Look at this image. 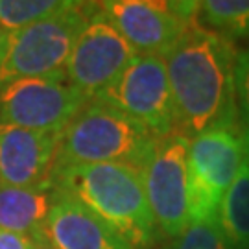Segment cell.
<instances>
[{"instance_id": "obj_1", "label": "cell", "mask_w": 249, "mask_h": 249, "mask_svg": "<svg viewBox=\"0 0 249 249\" xmlns=\"http://www.w3.org/2000/svg\"><path fill=\"white\" fill-rule=\"evenodd\" d=\"M176 133L188 141L209 129H238L232 41L194 22L164 57Z\"/></svg>"}, {"instance_id": "obj_2", "label": "cell", "mask_w": 249, "mask_h": 249, "mask_svg": "<svg viewBox=\"0 0 249 249\" xmlns=\"http://www.w3.org/2000/svg\"><path fill=\"white\" fill-rule=\"evenodd\" d=\"M52 187L98 214L135 249H151L160 238L144 190L142 170L131 164L69 166L53 174Z\"/></svg>"}, {"instance_id": "obj_3", "label": "cell", "mask_w": 249, "mask_h": 249, "mask_svg": "<svg viewBox=\"0 0 249 249\" xmlns=\"http://www.w3.org/2000/svg\"><path fill=\"white\" fill-rule=\"evenodd\" d=\"M155 144L157 139L131 116L90 100L61 131L53 174L69 166L98 162H122L144 170Z\"/></svg>"}, {"instance_id": "obj_4", "label": "cell", "mask_w": 249, "mask_h": 249, "mask_svg": "<svg viewBox=\"0 0 249 249\" xmlns=\"http://www.w3.org/2000/svg\"><path fill=\"white\" fill-rule=\"evenodd\" d=\"M100 4L65 2L53 15L11 32L0 63V87L20 78L65 76L81 30Z\"/></svg>"}, {"instance_id": "obj_5", "label": "cell", "mask_w": 249, "mask_h": 249, "mask_svg": "<svg viewBox=\"0 0 249 249\" xmlns=\"http://www.w3.org/2000/svg\"><path fill=\"white\" fill-rule=\"evenodd\" d=\"M94 100L131 116L157 141L176 133V109L166 65L159 55L137 53L124 72Z\"/></svg>"}, {"instance_id": "obj_6", "label": "cell", "mask_w": 249, "mask_h": 249, "mask_svg": "<svg viewBox=\"0 0 249 249\" xmlns=\"http://www.w3.org/2000/svg\"><path fill=\"white\" fill-rule=\"evenodd\" d=\"M244 148L238 129H209L188 141V183L192 223L216 220L227 188L238 176Z\"/></svg>"}, {"instance_id": "obj_7", "label": "cell", "mask_w": 249, "mask_h": 249, "mask_svg": "<svg viewBox=\"0 0 249 249\" xmlns=\"http://www.w3.org/2000/svg\"><path fill=\"white\" fill-rule=\"evenodd\" d=\"M87 104L65 76L20 78L0 87V122L61 133Z\"/></svg>"}, {"instance_id": "obj_8", "label": "cell", "mask_w": 249, "mask_h": 249, "mask_svg": "<svg viewBox=\"0 0 249 249\" xmlns=\"http://www.w3.org/2000/svg\"><path fill=\"white\" fill-rule=\"evenodd\" d=\"M188 139L172 133L159 139L142 170L148 205L159 231L176 238L192 223L188 183Z\"/></svg>"}, {"instance_id": "obj_9", "label": "cell", "mask_w": 249, "mask_h": 249, "mask_svg": "<svg viewBox=\"0 0 249 249\" xmlns=\"http://www.w3.org/2000/svg\"><path fill=\"white\" fill-rule=\"evenodd\" d=\"M100 4L135 52L164 57L197 20L199 2L109 0Z\"/></svg>"}, {"instance_id": "obj_10", "label": "cell", "mask_w": 249, "mask_h": 249, "mask_svg": "<svg viewBox=\"0 0 249 249\" xmlns=\"http://www.w3.org/2000/svg\"><path fill=\"white\" fill-rule=\"evenodd\" d=\"M135 55V48L116 30L100 4L72 48L65 67L67 81L90 102L124 72Z\"/></svg>"}, {"instance_id": "obj_11", "label": "cell", "mask_w": 249, "mask_h": 249, "mask_svg": "<svg viewBox=\"0 0 249 249\" xmlns=\"http://www.w3.org/2000/svg\"><path fill=\"white\" fill-rule=\"evenodd\" d=\"M57 131H36L0 122V183L20 188L52 187Z\"/></svg>"}, {"instance_id": "obj_12", "label": "cell", "mask_w": 249, "mask_h": 249, "mask_svg": "<svg viewBox=\"0 0 249 249\" xmlns=\"http://www.w3.org/2000/svg\"><path fill=\"white\" fill-rule=\"evenodd\" d=\"M39 232L53 249H135L98 214L55 188L52 209Z\"/></svg>"}, {"instance_id": "obj_13", "label": "cell", "mask_w": 249, "mask_h": 249, "mask_svg": "<svg viewBox=\"0 0 249 249\" xmlns=\"http://www.w3.org/2000/svg\"><path fill=\"white\" fill-rule=\"evenodd\" d=\"M53 203V187L20 188L0 183V229L36 234L45 225Z\"/></svg>"}, {"instance_id": "obj_14", "label": "cell", "mask_w": 249, "mask_h": 249, "mask_svg": "<svg viewBox=\"0 0 249 249\" xmlns=\"http://www.w3.org/2000/svg\"><path fill=\"white\" fill-rule=\"evenodd\" d=\"M216 220L227 249H249V164L246 159L223 196Z\"/></svg>"}, {"instance_id": "obj_15", "label": "cell", "mask_w": 249, "mask_h": 249, "mask_svg": "<svg viewBox=\"0 0 249 249\" xmlns=\"http://www.w3.org/2000/svg\"><path fill=\"white\" fill-rule=\"evenodd\" d=\"M197 22L229 41L236 37H249V0L199 2Z\"/></svg>"}, {"instance_id": "obj_16", "label": "cell", "mask_w": 249, "mask_h": 249, "mask_svg": "<svg viewBox=\"0 0 249 249\" xmlns=\"http://www.w3.org/2000/svg\"><path fill=\"white\" fill-rule=\"evenodd\" d=\"M63 6L61 0H0V26L17 32L50 17Z\"/></svg>"}, {"instance_id": "obj_17", "label": "cell", "mask_w": 249, "mask_h": 249, "mask_svg": "<svg viewBox=\"0 0 249 249\" xmlns=\"http://www.w3.org/2000/svg\"><path fill=\"white\" fill-rule=\"evenodd\" d=\"M160 249H227L218 220H201L190 223L185 232L172 238Z\"/></svg>"}, {"instance_id": "obj_18", "label": "cell", "mask_w": 249, "mask_h": 249, "mask_svg": "<svg viewBox=\"0 0 249 249\" xmlns=\"http://www.w3.org/2000/svg\"><path fill=\"white\" fill-rule=\"evenodd\" d=\"M234 94L242 127H249V48L236 53L234 61Z\"/></svg>"}, {"instance_id": "obj_19", "label": "cell", "mask_w": 249, "mask_h": 249, "mask_svg": "<svg viewBox=\"0 0 249 249\" xmlns=\"http://www.w3.org/2000/svg\"><path fill=\"white\" fill-rule=\"evenodd\" d=\"M34 238L28 234L0 229V249H32Z\"/></svg>"}, {"instance_id": "obj_20", "label": "cell", "mask_w": 249, "mask_h": 249, "mask_svg": "<svg viewBox=\"0 0 249 249\" xmlns=\"http://www.w3.org/2000/svg\"><path fill=\"white\" fill-rule=\"evenodd\" d=\"M242 148H244V159L249 164V127H240Z\"/></svg>"}, {"instance_id": "obj_21", "label": "cell", "mask_w": 249, "mask_h": 249, "mask_svg": "<svg viewBox=\"0 0 249 249\" xmlns=\"http://www.w3.org/2000/svg\"><path fill=\"white\" fill-rule=\"evenodd\" d=\"M32 238H34V246H32V249H53L52 246L48 244V240H46L45 236L41 234V232L32 234Z\"/></svg>"}, {"instance_id": "obj_22", "label": "cell", "mask_w": 249, "mask_h": 249, "mask_svg": "<svg viewBox=\"0 0 249 249\" xmlns=\"http://www.w3.org/2000/svg\"><path fill=\"white\" fill-rule=\"evenodd\" d=\"M9 34L6 28L0 26V63H2V57H4V52H6V45H8V39H9Z\"/></svg>"}]
</instances>
